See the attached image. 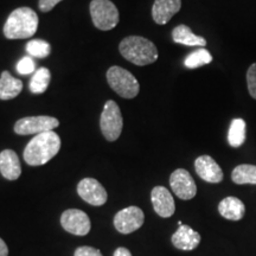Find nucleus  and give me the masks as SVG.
<instances>
[{
	"label": "nucleus",
	"mask_w": 256,
	"mask_h": 256,
	"mask_svg": "<svg viewBox=\"0 0 256 256\" xmlns=\"http://www.w3.org/2000/svg\"><path fill=\"white\" fill-rule=\"evenodd\" d=\"M107 81L110 88L124 98H133L139 94L140 84L128 70L114 66L108 69Z\"/></svg>",
	"instance_id": "nucleus-4"
},
{
	"label": "nucleus",
	"mask_w": 256,
	"mask_h": 256,
	"mask_svg": "<svg viewBox=\"0 0 256 256\" xmlns=\"http://www.w3.org/2000/svg\"><path fill=\"white\" fill-rule=\"evenodd\" d=\"M60 2H62V0H40L38 8H40L42 12H49L55 8Z\"/></svg>",
	"instance_id": "nucleus-28"
},
{
	"label": "nucleus",
	"mask_w": 256,
	"mask_h": 256,
	"mask_svg": "<svg viewBox=\"0 0 256 256\" xmlns=\"http://www.w3.org/2000/svg\"><path fill=\"white\" fill-rule=\"evenodd\" d=\"M60 150V139L58 134L49 130L34 136L24 150V160L30 166H40L46 164Z\"/></svg>",
	"instance_id": "nucleus-1"
},
{
	"label": "nucleus",
	"mask_w": 256,
	"mask_h": 256,
	"mask_svg": "<svg viewBox=\"0 0 256 256\" xmlns=\"http://www.w3.org/2000/svg\"><path fill=\"white\" fill-rule=\"evenodd\" d=\"M23 90V82L14 78L8 72H2L0 76V100L8 101L17 98Z\"/></svg>",
	"instance_id": "nucleus-18"
},
{
	"label": "nucleus",
	"mask_w": 256,
	"mask_h": 256,
	"mask_svg": "<svg viewBox=\"0 0 256 256\" xmlns=\"http://www.w3.org/2000/svg\"><path fill=\"white\" fill-rule=\"evenodd\" d=\"M247 124L243 119H234L230 124L229 132H228V142L229 145L238 148L241 147L246 142V136H247Z\"/></svg>",
	"instance_id": "nucleus-20"
},
{
	"label": "nucleus",
	"mask_w": 256,
	"mask_h": 256,
	"mask_svg": "<svg viewBox=\"0 0 256 256\" xmlns=\"http://www.w3.org/2000/svg\"><path fill=\"white\" fill-rule=\"evenodd\" d=\"M114 256H132V254H130V252L127 248L120 247L114 252Z\"/></svg>",
	"instance_id": "nucleus-29"
},
{
	"label": "nucleus",
	"mask_w": 256,
	"mask_h": 256,
	"mask_svg": "<svg viewBox=\"0 0 256 256\" xmlns=\"http://www.w3.org/2000/svg\"><path fill=\"white\" fill-rule=\"evenodd\" d=\"M218 212L229 220H240L244 217L246 206L241 200L236 197H226L220 202Z\"/></svg>",
	"instance_id": "nucleus-17"
},
{
	"label": "nucleus",
	"mask_w": 256,
	"mask_h": 256,
	"mask_svg": "<svg viewBox=\"0 0 256 256\" xmlns=\"http://www.w3.org/2000/svg\"><path fill=\"white\" fill-rule=\"evenodd\" d=\"M182 0H154L152 8L153 20L158 25H165L180 11Z\"/></svg>",
	"instance_id": "nucleus-14"
},
{
	"label": "nucleus",
	"mask_w": 256,
	"mask_h": 256,
	"mask_svg": "<svg viewBox=\"0 0 256 256\" xmlns=\"http://www.w3.org/2000/svg\"><path fill=\"white\" fill-rule=\"evenodd\" d=\"M78 194L83 200L94 206H104L108 198L107 191L94 178L82 179L78 185Z\"/></svg>",
	"instance_id": "nucleus-11"
},
{
	"label": "nucleus",
	"mask_w": 256,
	"mask_h": 256,
	"mask_svg": "<svg viewBox=\"0 0 256 256\" xmlns=\"http://www.w3.org/2000/svg\"><path fill=\"white\" fill-rule=\"evenodd\" d=\"M122 126V115L119 106L115 101H107L100 118V127L104 136L108 142H115L121 136Z\"/></svg>",
	"instance_id": "nucleus-6"
},
{
	"label": "nucleus",
	"mask_w": 256,
	"mask_h": 256,
	"mask_svg": "<svg viewBox=\"0 0 256 256\" xmlns=\"http://www.w3.org/2000/svg\"><path fill=\"white\" fill-rule=\"evenodd\" d=\"M153 209L160 217L168 218L174 214L176 204L172 194L164 186H156L151 192Z\"/></svg>",
	"instance_id": "nucleus-13"
},
{
	"label": "nucleus",
	"mask_w": 256,
	"mask_h": 256,
	"mask_svg": "<svg viewBox=\"0 0 256 256\" xmlns=\"http://www.w3.org/2000/svg\"><path fill=\"white\" fill-rule=\"evenodd\" d=\"M212 60V56L206 49H198L194 52H191L186 58H185V66L188 69H197L200 66H206V64L211 63Z\"/></svg>",
	"instance_id": "nucleus-23"
},
{
	"label": "nucleus",
	"mask_w": 256,
	"mask_h": 256,
	"mask_svg": "<svg viewBox=\"0 0 256 256\" xmlns=\"http://www.w3.org/2000/svg\"><path fill=\"white\" fill-rule=\"evenodd\" d=\"M36 69V63L34 62V60L30 56L24 57L17 63V72L20 75H28V74L34 72Z\"/></svg>",
	"instance_id": "nucleus-25"
},
{
	"label": "nucleus",
	"mask_w": 256,
	"mask_h": 256,
	"mask_svg": "<svg viewBox=\"0 0 256 256\" xmlns=\"http://www.w3.org/2000/svg\"><path fill=\"white\" fill-rule=\"evenodd\" d=\"M247 86L249 95L256 100V63H252L247 70Z\"/></svg>",
	"instance_id": "nucleus-26"
},
{
	"label": "nucleus",
	"mask_w": 256,
	"mask_h": 256,
	"mask_svg": "<svg viewBox=\"0 0 256 256\" xmlns=\"http://www.w3.org/2000/svg\"><path fill=\"white\" fill-rule=\"evenodd\" d=\"M172 244L180 250H194L200 243V235L191 226H180L171 238Z\"/></svg>",
	"instance_id": "nucleus-15"
},
{
	"label": "nucleus",
	"mask_w": 256,
	"mask_h": 256,
	"mask_svg": "<svg viewBox=\"0 0 256 256\" xmlns=\"http://www.w3.org/2000/svg\"><path fill=\"white\" fill-rule=\"evenodd\" d=\"M0 174L8 180H17L22 174V166L17 153L12 150L0 152Z\"/></svg>",
	"instance_id": "nucleus-16"
},
{
	"label": "nucleus",
	"mask_w": 256,
	"mask_h": 256,
	"mask_svg": "<svg viewBox=\"0 0 256 256\" xmlns=\"http://www.w3.org/2000/svg\"><path fill=\"white\" fill-rule=\"evenodd\" d=\"M170 186L174 194L183 200H190L196 196L197 186L194 178L184 168H177L170 177Z\"/></svg>",
	"instance_id": "nucleus-9"
},
{
	"label": "nucleus",
	"mask_w": 256,
	"mask_h": 256,
	"mask_svg": "<svg viewBox=\"0 0 256 256\" xmlns=\"http://www.w3.org/2000/svg\"><path fill=\"white\" fill-rule=\"evenodd\" d=\"M232 179L235 184L256 185V165L242 164L232 170Z\"/></svg>",
	"instance_id": "nucleus-21"
},
{
	"label": "nucleus",
	"mask_w": 256,
	"mask_h": 256,
	"mask_svg": "<svg viewBox=\"0 0 256 256\" xmlns=\"http://www.w3.org/2000/svg\"><path fill=\"white\" fill-rule=\"evenodd\" d=\"M51 80L50 70L48 68L38 69L34 75L32 76L30 82V90L34 94H42L49 87V83Z\"/></svg>",
	"instance_id": "nucleus-22"
},
{
	"label": "nucleus",
	"mask_w": 256,
	"mask_h": 256,
	"mask_svg": "<svg viewBox=\"0 0 256 256\" xmlns=\"http://www.w3.org/2000/svg\"><path fill=\"white\" fill-rule=\"evenodd\" d=\"M63 229L72 235L84 236L90 232V220L84 211L78 209L66 210L60 216Z\"/></svg>",
	"instance_id": "nucleus-10"
},
{
	"label": "nucleus",
	"mask_w": 256,
	"mask_h": 256,
	"mask_svg": "<svg viewBox=\"0 0 256 256\" xmlns=\"http://www.w3.org/2000/svg\"><path fill=\"white\" fill-rule=\"evenodd\" d=\"M60 121L56 118L46 116H28L18 120L14 124V132L19 136H30V134H37L49 132L58 127Z\"/></svg>",
	"instance_id": "nucleus-7"
},
{
	"label": "nucleus",
	"mask_w": 256,
	"mask_h": 256,
	"mask_svg": "<svg viewBox=\"0 0 256 256\" xmlns=\"http://www.w3.org/2000/svg\"><path fill=\"white\" fill-rule=\"evenodd\" d=\"M197 174L211 184L220 183L223 180V171L220 165L210 156H200L194 162Z\"/></svg>",
	"instance_id": "nucleus-12"
},
{
	"label": "nucleus",
	"mask_w": 256,
	"mask_h": 256,
	"mask_svg": "<svg viewBox=\"0 0 256 256\" xmlns=\"http://www.w3.org/2000/svg\"><path fill=\"white\" fill-rule=\"evenodd\" d=\"M26 51L30 56L37 57V58H46V57L49 56L51 46L46 40H34L26 44Z\"/></svg>",
	"instance_id": "nucleus-24"
},
{
	"label": "nucleus",
	"mask_w": 256,
	"mask_h": 256,
	"mask_svg": "<svg viewBox=\"0 0 256 256\" xmlns=\"http://www.w3.org/2000/svg\"><path fill=\"white\" fill-rule=\"evenodd\" d=\"M89 8L92 23L98 30L110 31L119 23V11L110 0H92Z\"/></svg>",
	"instance_id": "nucleus-5"
},
{
	"label": "nucleus",
	"mask_w": 256,
	"mask_h": 256,
	"mask_svg": "<svg viewBox=\"0 0 256 256\" xmlns=\"http://www.w3.org/2000/svg\"><path fill=\"white\" fill-rule=\"evenodd\" d=\"M172 40L174 43L188 46H206V40L204 37L197 36L188 25H178L172 30Z\"/></svg>",
	"instance_id": "nucleus-19"
},
{
	"label": "nucleus",
	"mask_w": 256,
	"mask_h": 256,
	"mask_svg": "<svg viewBox=\"0 0 256 256\" xmlns=\"http://www.w3.org/2000/svg\"><path fill=\"white\" fill-rule=\"evenodd\" d=\"M119 50L124 58L139 66L154 63L159 57L158 49L153 42L140 36L124 38L119 46Z\"/></svg>",
	"instance_id": "nucleus-2"
},
{
	"label": "nucleus",
	"mask_w": 256,
	"mask_h": 256,
	"mask_svg": "<svg viewBox=\"0 0 256 256\" xmlns=\"http://www.w3.org/2000/svg\"><path fill=\"white\" fill-rule=\"evenodd\" d=\"M145 215L144 211L138 206H128L120 210L114 217V226L121 234L134 232L136 230L142 228Z\"/></svg>",
	"instance_id": "nucleus-8"
},
{
	"label": "nucleus",
	"mask_w": 256,
	"mask_h": 256,
	"mask_svg": "<svg viewBox=\"0 0 256 256\" xmlns=\"http://www.w3.org/2000/svg\"><path fill=\"white\" fill-rule=\"evenodd\" d=\"M8 248L4 242V240L0 238V256H8Z\"/></svg>",
	"instance_id": "nucleus-30"
},
{
	"label": "nucleus",
	"mask_w": 256,
	"mask_h": 256,
	"mask_svg": "<svg viewBox=\"0 0 256 256\" xmlns=\"http://www.w3.org/2000/svg\"><path fill=\"white\" fill-rule=\"evenodd\" d=\"M74 256H102L101 252L92 247H80L74 252Z\"/></svg>",
	"instance_id": "nucleus-27"
},
{
	"label": "nucleus",
	"mask_w": 256,
	"mask_h": 256,
	"mask_svg": "<svg viewBox=\"0 0 256 256\" xmlns=\"http://www.w3.org/2000/svg\"><path fill=\"white\" fill-rule=\"evenodd\" d=\"M38 16L30 8H18L8 16L4 25V34L8 40H25L37 32Z\"/></svg>",
	"instance_id": "nucleus-3"
}]
</instances>
